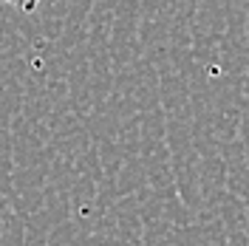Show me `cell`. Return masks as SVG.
<instances>
[{
  "label": "cell",
  "mask_w": 249,
  "mask_h": 246,
  "mask_svg": "<svg viewBox=\"0 0 249 246\" xmlns=\"http://www.w3.org/2000/svg\"><path fill=\"white\" fill-rule=\"evenodd\" d=\"M0 3H9V6L20 9V12H34L40 6V0H0Z\"/></svg>",
  "instance_id": "cell-1"
}]
</instances>
